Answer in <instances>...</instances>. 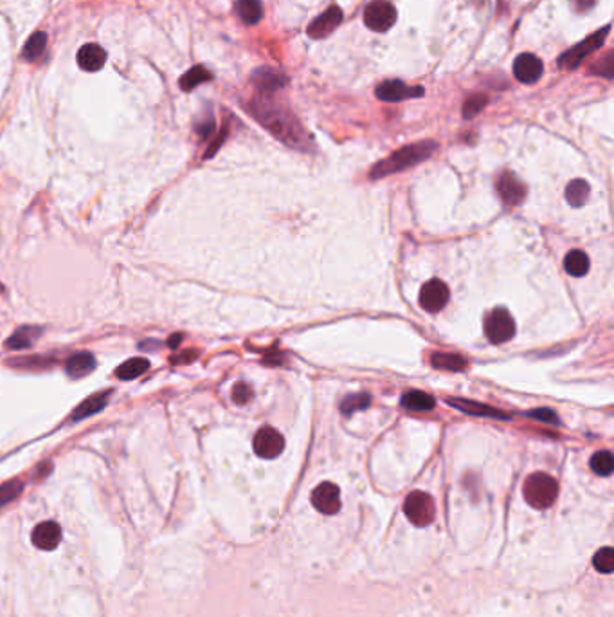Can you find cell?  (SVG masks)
<instances>
[{"label": "cell", "instance_id": "obj_1", "mask_svg": "<svg viewBox=\"0 0 614 617\" xmlns=\"http://www.w3.org/2000/svg\"><path fill=\"white\" fill-rule=\"evenodd\" d=\"M252 116H256L261 125L267 127V130L274 134L277 139L285 141L286 145L294 148H308L310 146V137L305 132L298 120L294 118L288 108L282 103H276L269 98H256L251 105Z\"/></svg>", "mask_w": 614, "mask_h": 617}, {"label": "cell", "instance_id": "obj_2", "mask_svg": "<svg viewBox=\"0 0 614 617\" xmlns=\"http://www.w3.org/2000/svg\"><path fill=\"white\" fill-rule=\"evenodd\" d=\"M438 150V145L434 141H420L414 143V145H407L400 150L393 152L389 157L382 159L370 171V179H384V177L391 176V173H397V171H404L411 166H416L418 163L425 161V159L431 157L434 152Z\"/></svg>", "mask_w": 614, "mask_h": 617}, {"label": "cell", "instance_id": "obj_3", "mask_svg": "<svg viewBox=\"0 0 614 617\" xmlns=\"http://www.w3.org/2000/svg\"><path fill=\"white\" fill-rule=\"evenodd\" d=\"M526 502L535 509H548V507L557 500L559 495V484L553 476L546 473H534L529 475L522 488Z\"/></svg>", "mask_w": 614, "mask_h": 617}, {"label": "cell", "instance_id": "obj_4", "mask_svg": "<svg viewBox=\"0 0 614 617\" xmlns=\"http://www.w3.org/2000/svg\"><path fill=\"white\" fill-rule=\"evenodd\" d=\"M609 33H611V26L601 27L600 31H597V33H593L585 40H582L578 45H575V48H571V49H567V51L559 58L560 67L562 69L578 67V65H580L589 55H593L594 51H598V49L604 45V42H606L607 34Z\"/></svg>", "mask_w": 614, "mask_h": 617}, {"label": "cell", "instance_id": "obj_5", "mask_svg": "<svg viewBox=\"0 0 614 617\" xmlns=\"http://www.w3.org/2000/svg\"><path fill=\"white\" fill-rule=\"evenodd\" d=\"M485 334L488 341L494 345L506 343L516 336V322L508 308L495 307L488 316L485 318Z\"/></svg>", "mask_w": 614, "mask_h": 617}, {"label": "cell", "instance_id": "obj_6", "mask_svg": "<svg viewBox=\"0 0 614 617\" xmlns=\"http://www.w3.org/2000/svg\"><path fill=\"white\" fill-rule=\"evenodd\" d=\"M397 22V9L388 0H373L364 9V24L372 31L384 33Z\"/></svg>", "mask_w": 614, "mask_h": 617}, {"label": "cell", "instance_id": "obj_7", "mask_svg": "<svg viewBox=\"0 0 614 617\" xmlns=\"http://www.w3.org/2000/svg\"><path fill=\"white\" fill-rule=\"evenodd\" d=\"M404 511L414 525L423 527V525L434 520V500L431 498V495L423 493V491H413V493H409V497L405 498Z\"/></svg>", "mask_w": 614, "mask_h": 617}, {"label": "cell", "instance_id": "obj_8", "mask_svg": "<svg viewBox=\"0 0 614 617\" xmlns=\"http://www.w3.org/2000/svg\"><path fill=\"white\" fill-rule=\"evenodd\" d=\"M448 298H451V291H448L447 283L438 278L423 283L422 291H420V305L431 314L439 313L448 304Z\"/></svg>", "mask_w": 614, "mask_h": 617}, {"label": "cell", "instance_id": "obj_9", "mask_svg": "<svg viewBox=\"0 0 614 617\" xmlns=\"http://www.w3.org/2000/svg\"><path fill=\"white\" fill-rule=\"evenodd\" d=\"M252 448H254V453L261 459H276L285 448V439L277 430L265 426L254 435Z\"/></svg>", "mask_w": 614, "mask_h": 617}, {"label": "cell", "instance_id": "obj_10", "mask_svg": "<svg viewBox=\"0 0 614 617\" xmlns=\"http://www.w3.org/2000/svg\"><path fill=\"white\" fill-rule=\"evenodd\" d=\"M423 92H425L423 87H409L405 85L404 82H400V80H386V82L380 83L375 90L377 98L389 103L420 98V96H423Z\"/></svg>", "mask_w": 614, "mask_h": 617}, {"label": "cell", "instance_id": "obj_11", "mask_svg": "<svg viewBox=\"0 0 614 617\" xmlns=\"http://www.w3.org/2000/svg\"><path fill=\"white\" fill-rule=\"evenodd\" d=\"M495 190L499 193L501 201H503L506 206H510V208L519 206L526 197V186L520 183L519 177L513 176L512 171H503V173L497 177Z\"/></svg>", "mask_w": 614, "mask_h": 617}, {"label": "cell", "instance_id": "obj_12", "mask_svg": "<svg viewBox=\"0 0 614 617\" xmlns=\"http://www.w3.org/2000/svg\"><path fill=\"white\" fill-rule=\"evenodd\" d=\"M312 504L324 514H335L341 509V491L332 482H323L312 491Z\"/></svg>", "mask_w": 614, "mask_h": 617}, {"label": "cell", "instance_id": "obj_13", "mask_svg": "<svg viewBox=\"0 0 614 617\" xmlns=\"http://www.w3.org/2000/svg\"><path fill=\"white\" fill-rule=\"evenodd\" d=\"M341 22H342V9L337 8V6H332V8L326 9L324 13H321L316 20L310 22L307 34L314 40L326 38L328 34H332L333 31L337 29Z\"/></svg>", "mask_w": 614, "mask_h": 617}, {"label": "cell", "instance_id": "obj_14", "mask_svg": "<svg viewBox=\"0 0 614 617\" xmlns=\"http://www.w3.org/2000/svg\"><path fill=\"white\" fill-rule=\"evenodd\" d=\"M542 73H544V65L539 60L537 56L532 55V52H522V55L517 56V60L513 62V76L519 80L520 83H535L541 80Z\"/></svg>", "mask_w": 614, "mask_h": 617}, {"label": "cell", "instance_id": "obj_15", "mask_svg": "<svg viewBox=\"0 0 614 617\" xmlns=\"http://www.w3.org/2000/svg\"><path fill=\"white\" fill-rule=\"evenodd\" d=\"M252 83L256 85V89L260 90L263 96L274 94L276 90L283 89L286 83V78L283 76L279 71L270 67H261L258 71H254L252 74Z\"/></svg>", "mask_w": 614, "mask_h": 617}, {"label": "cell", "instance_id": "obj_16", "mask_svg": "<svg viewBox=\"0 0 614 617\" xmlns=\"http://www.w3.org/2000/svg\"><path fill=\"white\" fill-rule=\"evenodd\" d=\"M61 540V529L56 522H42L33 531V544L40 551H54Z\"/></svg>", "mask_w": 614, "mask_h": 617}, {"label": "cell", "instance_id": "obj_17", "mask_svg": "<svg viewBox=\"0 0 614 617\" xmlns=\"http://www.w3.org/2000/svg\"><path fill=\"white\" fill-rule=\"evenodd\" d=\"M451 406H454L456 410H461L463 413H470V416L476 417H492V419H512L510 413H504V411L497 410V408H492L488 404L476 403V401H469V399H448L447 401Z\"/></svg>", "mask_w": 614, "mask_h": 617}, {"label": "cell", "instance_id": "obj_18", "mask_svg": "<svg viewBox=\"0 0 614 617\" xmlns=\"http://www.w3.org/2000/svg\"><path fill=\"white\" fill-rule=\"evenodd\" d=\"M107 62V52L98 43H87L78 51V65L87 73H98Z\"/></svg>", "mask_w": 614, "mask_h": 617}, {"label": "cell", "instance_id": "obj_19", "mask_svg": "<svg viewBox=\"0 0 614 617\" xmlns=\"http://www.w3.org/2000/svg\"><path fill=\"white\" fill-rule=\"evenodd\" d=\"M110 394H112V392L107 390V392H98V394L90 395L89 399H85V401H83V403H81L80 406H78L76 410H74V413H73V417H71V419H73V420H81V419H87V417L96 416V413H99V411H101L103 408L107 406L108 397H110Z\"/></svg>", "mask_w": 614, "mask_h": 617}, {"label": "cell", "instance_id": "obj_20", "mask_svg": "<svg viewBox=\"0 0 614 617\" xmlns=\"http://www.w3.org/2000/svg\"><path fill=\"white\" fill-rule=\"evenodd\" d=\"M96 369V357L90 354V352H78L74 356H71L65 363V370L71 377L74 379H80V377H85L87 374H90Z\"/></svg>", "mask_w": 614, "mask_h": 617}, {"label": "cell", "instance_id": "obj_21", "mask_svg": "<svg viewBox=\"0 0 614 617\" xmlns=\"http://www.w3.org/2000/svg\"><path fill=\"white\" fill-rule=\"evenodd\" d=\"M431 364L436 370H448V372H463L469 367L467 357L453 352H434L431 356Z\"/></svg>", "mask_w": 614, "mask_h": 617}, {"label": "cell", "instance_id": "obj_22", "mask_svg": "<svg viewBox=\"0 0 614 617\" xmlns=\"http://www.w3.org/2000/svg\"><path fill=\"white\" fill-rule=\"evenodd\" d=\"M589 266H591V262H589V257L580 251V249H573L569 253L566 255L564 258V269L567 271V274H571L575 278H580V276H585L589 271Z\"/></svg>", "mask_w": 614, "mask_h": 617}, {"label": "cell", "instance_id": "obj_23", "mask_svg": "<svg viewBox=\"0 0 614 617\" xmlns=\"http://www.w3.org/2000/svg\"><path fill=\"white\" fill-rule=\"evenodd\" d=\"M402 404L409 411H431L436 406V399L422 390L405 392Z\"/></svg>", "mask_w": 614, "mask_h": 617}, {"label": "cell", "instance_id": "obj_24", "mask_svg": "<svg viewBox=\"0 0 614 617\" xmlns=\"http://www.w3.org/2000/svg\"><path fill=\"white\" fill-rule=\"evenodd\" d=\"M236 13L245 24L254 26L263 17V4L260 0H236Z\"/></svg>", "mask_w": 614, "mask_h": 617}, {"label": "cell", "instance_id": "obj_25", "mask_svg": "<svg viewBox=\"0 0 614 617\" xmlns=\"http://www.w3.org/2000/svg\"><path fill=\"white\" fill-rule=\"evenodd\" d=\"M589 183L584 179H575L566 186V201L573 208H580L589 199Z\"/></svg>", "mask_w": 614, "mask_h": 617}, {"label": "cell", "instance_id": "obj_26", "mask_svg": "<svg viewBox=\"0 0 614 617\" xmlns=\"http://www.w3.org/2000/svg\"><path fill=\"white\" fill-rule=\"evenodd\" d=\"M210 80H213V74L204 65H195V67L189 69L188 73L180 78V89L189 92V90L196 89V87L202 85L204 82H210Z\"/></svg>", "mask_w": 614, "mask_h": 617}, {"label": "cell", "instance_id": "obj_27", "mask_svg": "<svg viewBox=\"0 0 614 617\" xmlns=\"http://www.w3.org/2000/svg\"><path fill=\"white\" fill-rule=\"evenodd\" d=\"M148 367L149 363L148 360H145V357H132V360L124 361L119 369L115 370V376L119 377V379H123V381H130V379H136V377L142 376V374L148 370Z\"/></svg>", "mask_w": 614, "mask_h": 617}, {"label": "cell", "instance_id": "obj_28", "mask_svg": "<svg viewBox=\"0 0 614 617\" xmlns=\"http://www.w3.org/2000/svg\"><path fill=\"white\" fill-rule=\"evenodd\" d=\"M45 48H47V34L43 33V31L31 34L29 40L24 45V58L27 62L40 60V56L43 55Z\"/></svg>", "mask_w": 614, "mask_h": 617}, {"label": "cell", "instance_id": "obj_29", "mask_svg": "<svg viewBox=\"0 0 614 617\" xmlns=\"http://www.w3.org/2000/svg\"><path fill=\"white\" fill-rule=\"evenodd\" d=\"M38 334H40V329H36V327H22V329L13 332L11 338L8 339V347L13 348V350H20V348L31 347V345L36 341Z\"/></svg>", "mask_w": 614, "mask_h": 617}, {"label": "cell", "instance_id": "obj_30", "mask_svg": "<svg viewBox=\"0 0 614 617\" xmlns=\"http://www.w3.org/2000/svg\"><path fill=\"white\" fill-rule=\"evenodd\" d=\"M372 404V395L370 394H351L341 403L342 416H351L355 411H363Z\"/></svg>", "mask_w": 614, "mask_h": 617}, {"label": "cell", "instance_id": "obj_31", "mask_svg": "<svg viewBox=\"0 0 614 617\" xmlns=\"http://www.w3.org/2000/svg\"><path fill=\"white\" fill-rule=\"evenodd\" d=\"M613 467H614V459L611 451L607 450L597 451V453L591 457V469H593L597 475L609 476L611 473H613Z\"/></svg>", "mask_w": 614, "mask_h": 617}, {"label": "cell", "instance_id": "obj_32", "mask_svg": "<svg viewBox=\"0 0 614 617\" xmlns=\"http://www.w3.org/2000/svg\"><path fill=\"white\" fill-rule=\"evenodd\" d=\"M22 489H24V484L20 480H9V482L0 485V509L11 504L15 498L20 497Z\"/></svg>", "mask_w": 614, "mask_h": 617}, {"label": "cell", "instance_id": "obj_33", "mask_svg": "<svg viewBox=\"0 0 614 617\" xmlns=\"http://www.w3.org/2000/svg\"><path fill=\"white\" fill-rule=\"evenodd\" d=\"M486 103H488V98H486L485 94L470 96V98L465 101V105H463V118H465V120H472V118H476L479 112L486 107Z\"/></svg>", "mask_w": 614, "mask_h": 617}, {"label": "cell", "instance_id": "obj_34", "mask_svg": "<svg viewBox=\"0 0 614 617\" xmlns=\"http://www.w3.org/2000/svg\"><path fill=\"white\" fill-rule=\"evenodd\" d=\"M613 548L611 547H604L600 548L597 554H594V567H597L600 572H606L609 574L611 570H613Z\"/></svg>", "mask_w": 614, "mask_h": 617}, {"label": "cell", "instance_id": "obj_35", "mask_svg": "<svg viewBox=\"0 0 614 617\" xmlns=\"http://www.w3.org/2000/svg\"><path fill=\"white\" fill-rule=\"evenodd\" d=\"M528 417H532V419L535 420H541L544 425H551V426L560 425L559 416H557L553 410H550V408H535V410L529 411Z\"/></svg>", "mask_w": 614, "mask_h": 617}, {"label": "cell", "instance_id": "obj_36", "mask_svg": "<svg viewBox=\"0 0 614 617\" xmlns=\"http://www.w3.org/2000/svg\"><path fill=\"white\" fill-rule=\"evenodd\" d=\"M593 73L600 74L604 78H613L614 74V56L613 52H607L600 62L593 65Z\"/></svg>", "mask_w": 614, "mask_h": 617}, {"label": "cell", "instance_id": "obj_37", "mask_svg": "<svg viewBox=\"0 0 614 617\" xmlns=\"http://www.w3.org/2000/svg\"><path fill=\"white\" fill-rule=\"evenodd\" d=\"M252 399V388L247 383H238L233 388V401L236 404H247Z\"/></svg>", "mask_w": 614, "mask_h": 617}, {"label": "cell", "instance_id": "obj_38", "mask_svg": "<svg viewBox=\"0 0 614 617\" xmlns=\"http://www.w3.org/2000/svg\"><path fill=\"white\" fill-rule=\"evenodd\" d=\"M213 129H214L213 118H210V120L205 121V123L196 125V132H198V136L200 137H207L211 132H213Z\"/></svg>", "mask_w": 614, "mask_h": 617}, {"label": "cell", "instance_id": "obj_39", "mask_svg": "<svg viewBox=\"0 0 614 617\" xmlns=\"http://www.w3.org/2000/svg\"><path fill=\"white\" fill-rule=\"evenodd\" d=\"M594 2L597 0H576V8H578V11H587V9L593 8Z\"/></svg>", "mask_w": 614, "mask_h": 617}, {"label": "cell", "instance_id": "obj_40", "mask_svg": "<svg viewBox=\"0 0 614 617\" xmlns=\"http://www.w3.org/2000/svg\"><path fill=\"white\" fill-rule=\"evenodd\" d=\"M180 339H182V336H180V334L171 336V339H170V347H177V345H179V343H180Z\"/></svg>", "mask_w": 614, "mask_h": 617}]
</instances>
